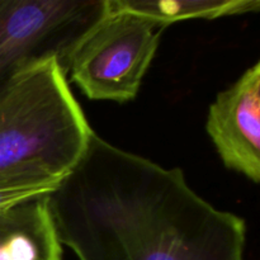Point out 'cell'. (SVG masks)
<instances>
[{"label":"cell","instance_id":"1","mask_svg":"<svg viewBox=\"0 0 260 260\" xmlns=\"http://www.w3.org/2000/svg\"><path fill=\"white\" fill-rule=\"evenodd\" d=\"M47 201L61 245L79 260H245L241 216L201 197L180 168L95 132Z\"/></svg>","mask_w":260,"mask_h":260},{"label":"cell","instance_id":"7","mask_svg":"<svg viewBox=\"0 0 260 260\" xmlns=\"http://www.w3.org/2000/svg\"><path fill=\"white\" fill-rule=\"evenodd\" d=\"M112 8L169 27L189 19L212 20L258 13L259 0H109Z\"/></svg>","mask_w":260,"mask_h":260},{"label":"cell","instance_id":"8","mask_svg":"<svg viewBox=\"0 0 260 260\" xmlns=\"http://www.w3.org/2000/svg\"><path fill=\"white\" fill-rule=\"evenodd\" d=\"M53 189L35 185L20 184V183H0V208L17 205L24 200L48 194Z\"/></svg>","mask_w":260,"mask_h":260},{"label":"cell","instance_id":"3","mask_svg":"<svg viewBox=\"0 0 260 260\" xmlns=\"http://www.w3.org/2000/svg\"><path fill=\"white\" fill-rule=\"evenodd\" d=\"M165 25L114 9L81 37L63 71L91 101H134L154 60Z\"/></svg>","mask_w":260,"mask_h":260},{"label":"cell","instance_id":"5","mask_svg":"<svg viewBox=\"0 0 260 260\" xmlns=\"http://www.w3.org/2000/svg\"><path fill=\"white\" fill-rule=\"evenodd\" d=\"M206 132L223 167L260 182V62L246 69L208 108Z\"/></svg>","mask_w":260,"mask_h":260},{"label":"cell","instance_id":"2","mask_svg":"<svg viewBox=\"0 0 260 260\" xmlns=\"http://www.w3.org/2000/svg\"><path fill=\"white\" fill-rule=\"evenodd\" d=\"M93 132L60 62L32 66L0 95V183L53 189Z\"/></svg>","mask_w":260,"mask_h":260},{"label":"cell","instance_id":"4","mask_svg":"<svg viewBox=\"0 0 260 260\" xmlns=\"http://www.w3.org/2000/svg\"><path fill=\"white\" fill-rule=\"evenodd\" d=\"M108 13V0H0V95L37 63L65 65L76 43Z\"/></svg>","mask_w":260,"mask_h":260},{"label":"cell","instance_id":"6","mask_svg":"<svg viewBox=\"0 0 260 260\" xmlns=\"http://www.w3.org/2000/svg\"><path fill=\"white\" fill-rule=\"evenodd\" d=\"M0 260H62L47 194L0 208Z\"/></svg>","mask_w":260,"mask_h":260}]
</instances>
